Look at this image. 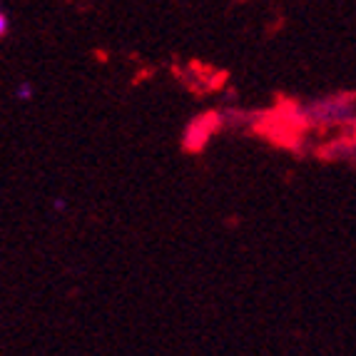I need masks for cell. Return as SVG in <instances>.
Segmentation results:
<instances>
[{
	"label": "cell",
	"instance_id": "6da1fadb",
	"mask_svg": "<svg viewBox=\"0 0 356 356\" xmlns=\"http://www.w3.org/2000/svg\"><path fill=\"white\" fill-rule=\"evenodd\" d=\"M15 97H18L20 102L33 100V88H30V83H20L18 88H15Z\"/></svg>",
	"mask_w": 356,
	"mask_h": 356
},
{
	"label": "cell",
	"instance_id": "7a4b0ae2",
	"mask_svg": "<svg viewBox=\"0 0 356 356\" xmlns=\"http://www.w3.org/2000/svg\"><path fill=\"white\" fill-rule=\"evenodd\" d=\"M8 30H10V18H8V13L3 10L0 13V38H6Z\"/></svg>",
	"mask_w": 356,
	"mask_h": 356
}]
</instances>
